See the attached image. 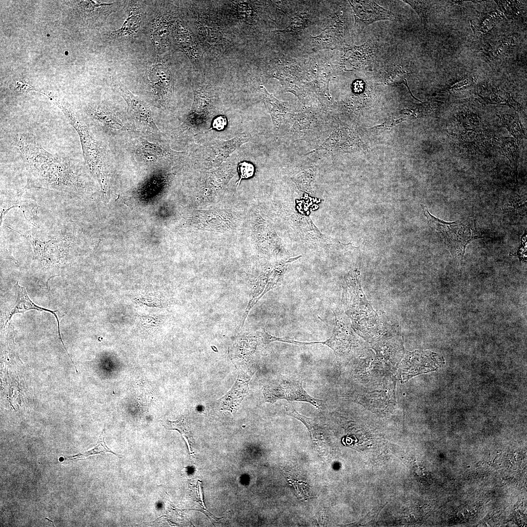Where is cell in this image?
<instances>
[{
    "label": "cell",
    "mask_w": 527,
    "mask_h": 527,
    "mask_svg": "<svg viewBox=\"0 0 527 527\" xmlns=\"http://www.w3.org/2000/svg\"><path fill=\"white\" fill-rule=\"evenodd\" d=\"M119 94L126 101L128 111L134 119L145 127L155 133H160L154 119L149 105L142 98L132 93L124 85L117 84Z\"/></svg>",
    "instance_id": "10"
},
{
    "label": "cell",
    "mask_w": 527,
    "mask_h": 527,
    "mask_svg": "<svg viewBox=\"0 0 527 527\" xmlns=\"http://www.w3.org/2000/svg\"><path fill=\"white\" fill-rule=\"evenodd\" d=\"M247 383L237 380L232 389L221 399L223 409L235 413L247 392Z\"/></svg>",
    "instance_id": "20"
},
{
    "label": "cell",
    "mask_w": 527,
    "mask_h": 527,
    "mask_svg": "<svg viewBox=\"0 0 527 527\" xmlns=\"http://www.w3.org/2000/svg\"><path fill=\"white\" fill-rule=\"evenodd\" d=\"M14 144L22 156L26 170L27 182L22 191L41 188L76 198L85 193L86 182L81 168L75 161L47 151L32 136L25 133H18Z\"/></svg>",
    "instance_id": "1"
},
{
    "label": "cell",
    "mask_w": 527,
    "mask_h": 527,
    "mask_svg": "<svg viewBox=\"0 0 527 527\" xmlns=\"http://www.w3.org/2000/svg\"><path fill=\"white\" fill-rule=\"evenodd\" d=\"M17 293V297L16 301L14 306L11 308L9 312L4 324V328L6 325L7 324L8 322L10 321L11 318L16 313H23L25 311L30 310H36L40 311H47L52 314H53L57 320L58 323V333L60 336L61 341L65 346L61 338L60 330V322L58 316L56 314L57 311L50 310L45 308H43L39 306L36 304L29 298L27 292L25 288L19 284V283L17 282L15 285Z\"/></svg>",
    "instance_id": "15"
},
{
    "label": "cell",
    "mask_w": 527,
    "mask_h": 527,
    "mask_svg": "<svg viewBox=\"0 0 527 527\" xmlns=\"http://www.w3.org/2000/svg\"><path fill=\"white\" fill-rule=\"evenodd\" d=\"M50 101L61 110L78 134L85 162L89 170L99 182L102 191L106 194L108 189V170L103 149L68 103L54 96Z\"/></svg>",
    "instance_id": "2"
},
{
    "label": "cell",
    "mask_w": 527,
    "mask_h": 527,
    "mask_svg": "<svg viewBox=\"0 0 527 527\" xmlns=\"http://www.w3.org/2000/svg\"><path fill=\"white\" fill-rule=\"evenodd\" d=\"M171 38L175 46L184 53L193 64L197 65L200 58L197 43L192 33L182 20L176 19Z\"/></svg>",
    "instance_id": "12"
},
{
    "label": "cell",
    "mask_w": 527,
    "mask_h": 527,
    "mask_svg": "<svg viewBox=\"0 0 527 527\" xmlns=\"http://www.w3.org/2000/svg\"><path fill=\"white\" fill-rule=\"evenodd\" d=\"M144 77L152 100L158 105H165L170 99L173 89L172 76L167 64L157 56L156 60L147 69Z\"/></svg>",
    "instance_id": "5"
},
{
    "label": "cell",
    "mask_w": 527,
    "mask_h": 527,
    "mask_svg": "<svg viewBox=\"0 0 527 527\" xmlns=\"http://www.w3.org/2000/svg\"><path fill=\"white\" fill-rule=\"evenodd\" d=\"M285 410L287 415L297 419L304 423L308 428L313 440H317L321 439L323 436L322 429L313 420L300 414L290 404L285 405Z\"/></svg>",
    "instance_id": "23"
},
{
    "label": "cell",
    "mask_w": 527,
    "mask_h": 527,
    "mask_svg": "<svg viewBox=\"0 0 527 527\" xmlns=\"http://www.w3.org/2000/svg\"><path fill=\"white\" fill-rule=\"evenodd\" d=\"M24 191H21L18 195L13 199H7L6 200L1 199L0 201V225L2 223L3 219L5 214L11 208L14 207L20 208L25 218V213L30 212L32 216H34V210L38 206L37 204L30 200H22L21 196Z\"/></svg>",
    "instance_id": "21"
},
{
    "label": "cell",
    "mask_w": 527,
    "mask_h": 527,
    "mask_svg": "<svg viewBox=\"0 0 527 527\" xmlns=\"http://www.w3.org/2000/svg\"><path fill=\"white\" fill-rule=\"evenodd\" d=\"M227 124V120L225 116H220L216 118L213 122L212 126L209 129H215L217 130H223Z\"/></svg>",
    "instance_id": "33"
},
{
    "label": "cell",
    "mask_w": 527,
    "mask_h": 527,
    "mask_svg": "<svg viewBox=\"0 0 527 527\" xmlns=\"http://www.w3.org/2000/svg\"><path fill=\"white\" fill-rule=\"evenodd\" d=\"M444 363V358L435 353L427 351L409 353L400 366L402 379L407 381L417 374L434 371Z\"/></svg>",
    "instance_id": "8"
},
{
    "label": "cell",
    "mask_w": 527,
    "mask_h": 527,
    "mask_svg": "<svg viewBox=\"0 0 527 527\" xmlns=\"http://www.w3.org/2000/svg\"><path fill=\"white\" fill-rule=\"evenodd\" d=\"M498 7L506 16L510 19H516L522 13L521 1L495 0Z\"/></svg>",
    "instance_id": "25"
},
{
    "label": "cell",
    "mask_w": 527,
    "mask_h": 527,
    "mask_svg": "<svg viewBox=\"0 0 527 527\" xmlns=\"http://www.w3.org/2000/svg\"><path fill=\"white\" fill-rule=\"evenodd\" d=\"M263 393L265 401L270 403L284 399L305 402L319 408L325 402L310 396L304 388L302 382L294 379L283 378L273 381L265 385Z\"/></svg>",
    "instance_id": "6"
},
{
    "label": "cell",
    "mask_w": 527,
    "mask_h": 527,
    "mask_svg": "<svg viewBox=\"0 0 527 527\" xmlns=\"http://www.w3.org/2000/svg\"><path fill=\"white\" fill-rule=\"evenodd\" d=\"M162 425L167 429L178 430L186 440L190 453H193L191 448L194 440L186 418L182 416L179 420L172 422L166 421L162 422Z\"/></svg>",
    "instance_id": "22"
},
{
    "label": "cell",
    "mask_w": 527,
    "mask_h": 527,
    "mask_svg": "<svg viewBox=\"0 0 527 527\" xmlns=\"http://www.w3.org/2000/svg\"><path fill=\"white\" fill-rule=\"evenodd\" d=\"M403 1L410 5L418 13L422 20L426 19L428 9L427 3L426 1L412 0H404Z\"/></svg>",
    "instance_id": "31"
},
{
    "label": "cell",
    "mask_w": 527,
    "mask_h": 527,
    "mask_svg": "<svg viewBox=\"0 0 527 527\" xmlns=\"http://www.w3.org/2000/svg\"><path fill=\"white\" fill-rule=\"evenodd\" d=\"M10 87L12 91L16 93L36 91L45 95L47 97L49 93L38 86L32 85L30 83L29 81L25 78L14 79L11 82Z\"/></svg>",
    "instance_id": "27"
},
{
    "label": "cell",
    "mask_w": 527,
    "mask_h": 527,
    "mask_svg": "<svg viewBox=\"0 0 527 527\" xmlns=\"http://www.w3.org/2000/svg\"><path fill=\"white\" fill-rule=\"evenodd\" d=\"M78 12L83 20L90 23L104 20L121 6V1L105 3L98 1H75Z\"/></svg>",
    "instance_id": "13"
},
{
    "label": "cell",
    "mask_w": 527,
    "mask_h": 527,
    "mask_svg": "<svg viewBox=\"0 0 527 527\" xmlns=\"http://www.w3.org/2000/svg\"><path fill=\"white\" fill-rule=\"evenodd\" d=\"M138 391H140V392H139L138 395H141L139 397L141 399L140 401L141 402L143 403V405H147L146 403H147V405H150V403H151L152 401V399H151L152 395L151 390L148 387H146V386H143V387L141 386Z\"/></svg>",
    "instance_id": "32"
},
{
    "label": "cell",
    "mask_w": 527,
    "mask_h": 527,
    "mask_svg": "<svg viewBox=\"0 0 527 527\" xmlns=\"http://www.w3.org/2000/svg\"><path fill=\"white\" fill-rule=\"evenodd\" d=\"M104 437L105 429L104 428L99 438L97 445L94 446V447L84 452L79 453L76 455L72 456H65L63 457L64 460H77L79 459H83L91 455H96L97 454H104L105 453L108 452L111 453L119 458H122L120 455H119L113 452L107 446L104 441Z\"/></svg>",
    "instance_id": "24"
},
{
    "label": "cell",
    "mask_w": 527,
    "mask_h": 527,
    "mask_svg": "<svg viewBox=\"0 0 527 527\" xmlns=\"http://www.w3.org/2000/svg\"><path fill=\"white\" fill-rule=\"evenodd\" d=\"M504 18L502 13L495 10L487 13H479L470 22L474 33L482 35L490 32Z\"/></svg>",
    "instance_id": "18"
},
{
    "label": "cell",
    "mask_w": 527,
    "mask_h": 527,
    "mask_svg": "<svg viewBox=\"0 0 527 527\" xmlns=\"http://www.w3.org/2000/svg\"><path fill=\"white\" fill-rule=\"evenodd\" d=\"M519 37L512 34L486 42L482 47L483 56L489 63L502 61L516 46Z\"/></svg>",
    "instance_id": "14"
},
{
    "label": "cell",
    "mask_w": 527,
    "mask_h": 527,
    "mask_svg": "<svg viewBox=\"0 0 527 527\" xmlns=\"http://www.w3.org/2000/svg\"><path fill=\"white\" fill-rule=\"evenodd\" d=\"M409 74H410V72L407 73L405 71L402 70L400 68L394 69L393 70L390 71L388 74L387 75V76H386L385 83L390 85H396L402 83L404 84L408 88L409 93L411 95V96L414 99L417 100L413 96L407 85L406 77H407Z\"/></svg>",
    "instance_id": "29"
},
{
    "label": "cell",
    "mask_w": 527,
    "mask_h": 527,
    "mask_svg": "<svg viewBox=\"0 0 527 527\" xmlns=\"http://www.w3.org/2000/svg\"><path fill=\"white\" fill-rule=\"evenodd\" d=\"M86 111L87 114L101 125L111 129L119 130L123 124L115 113L107 106L101 104L88 105Z\"/></svg>",
    "instance_id": "17"
},
{
    "label": "cell",
    "mask_w": 527,
    "mask_h": 527,
    "mask_svg": "<svg viewBox=\"0 0 527 527\" xmlns=\"http://www.w3.org/2000/svg\"><path fill=\"white\" fill-rule=\"evenodd\" d=\"M238 171L240 175V179L237 182V187L242 180L251 178L253 176L255 173V167L250 162H243L239 163Z\"/></svg>",
    "instance_id": "30"
},
{
    "label": "cell",
    "mask_w": 527,
    "mask_h": 527,
    "mask_svg": "<svg viewBox=\"0 0 527 527\" xmlns=\"http://www.w3.org/2000/svg\"><path fill=\"white\" fill-rule=\"evenodd\" d=\"M361 47L347 48L344 56V65L349 66L348 69H357L364 62V54L361 53Z\"/></svg>",
    "instance_id": "26"
},
{
    "label": "cell",
    "mask_w": 527,
    "mask_h": 527,
    "mask_svg": "<svg viewBox=\"0 0 527 527\" xmlns=\"http://www.w3.org/2000/svg\"><path fill=\"white\" fill-rule=\"evenodd\" d=\"M353 9L355 26L364 28L374 22L393 20L395 16L373 0H349Z\"/></svg>",
    "instance_id": "9"
},
{
    "label": "cell",
    "mask_w": 527,
    "mask_h": 527,
    "mask_svg": "<svg viewBox=\"0 0 527 527\" xmlns=\"http://www.w3.org/2000/svg\"><path fill=\"white\" fill-rule=\"evenodd\" d=\"M483 98L491 103L505 104L515 107V108L518 106V104H517V102L511 98L508 93L494 89L491 90L488 96H485Z\"/></svg>",
    "instance_id": "28"
},
{
    "label": "cell",
    "mask_w": 527,
    "mask_h": 527,
    "mask_svg": "<svg viewBox=\"0 0 527 527\" xmlns=\"http://www.w3.org/2000/svg\"><path fill=\"white\" fill-rule=\"evenodd\" d=\"M127 2L126 19L119 29L106 35L108 40H127L135 37L139 32L143 21L142 6L139 1Z\"/></svg>",
    "instance_id": "11"
},
{
    "label": "cell",
    "mask_w": 527,
    "mask_h": 527,
    "mask_svg": "<svg viewBox=\"0 0 527 527\" xmlns=\"http://www.w3.org/2000/svg\"><path fill=\"white\" fill-rule=\"evenodd\" d=\"M7 227L27 240L33 247L36 259L48 266L63 265L71 249L77 244V229L75 228H66L63 232L61 230V234L57 237L42 241L30 234L21 233L8 226Z\"/></svg>",
    "instance_id": "4"
},
{
    "label": "cell",
    "mask_w": 527,
    "mask_h": 527,
    "mask_svg": "<svg viewBox=\"0 0 527 527\" xmlns=\"http://www.w3.org/2000/svg\"><path fill=\"white\" fill-rule=\"evenodd\" d=\"M486 524L487 525V526L488 527H490V526H489V525H488V524H487V523H486Z\"/></svg>",
    "instance_id": "34"
},
{
    "label": "cell",
    "mask_w": 527,
    "mask_h": 527,
    "mask_svg": "<svg viewBox=\"0 0 527 527\" xmlns=\"http://www.w3.org/2000/svg\"><path fill=\"white\" fill-rule=\"evenodd\" d=\"M137 155L140 160L154 162L171 156L173 152L158 144L142 141L138 144Z\"/></svg>",
    "instance_id": "19"
},
{
    "label": "cell",
    "mask_w": 527,
    "mask_h": 527,
    "mask_svg": "<svg viewBox=\"0 0 527 527\" xmlns=\"http://www.w3.org/2000/svg\"><path fill=\"white\" fill-rule=\"evenodd\" d=\"M250 136L244 132L227 141H216L211 146L212 160L216 163L222 162L243 144L250 141Z\"/></svg>",
    "instance_id": "16"
},
{
    "label": "cell",
    "mask_w": 527,
    "mask_h": 527,
    "mask_svg": "<svg viewBox=\"0 0 527 527\" xmlns=\"http://www.w3.org/2000/svg\"><path fill=\"white\" fill-rule=\"evenodd\" d=\"M421 206L429 226L441 235L450 253L460 261L463 259L470 243L485 238L477 230L473 221L446 222L432 215L426 205Z\"/></svg>",
    "instance_id": "3"
},
{
    "label": "cell",
    "mask_w": 527,
    "mask_h": 527,
    "mask_svg": "<svg viewBox=\"0 0 527 527\" xmlns=\"http://www.w3.org/2000/svg\"><path fill=\"white\" fill-rule=\"evenodd\" d=\"M176 19L169 11L157 10L149 25L148 35L151 47L157 56H162L171 44L172 28Z\"/></svg>",
    "instance_id": "7"
}]
</instances>
